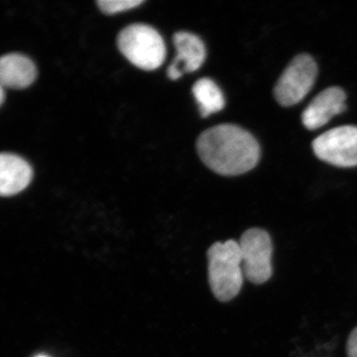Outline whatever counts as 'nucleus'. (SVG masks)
<instances>
[{"label":"nucleus","instance_id":"obj_12","mask_svg":"<svg viewBox=\"0 0 357 357\" xmlns=\"http://www.w3.org/2000/svg\"><path fill=\"white\" fill-rule=\"evenodd\" d=\"M142 0H100L98 6L105 14H115L130 10L141 6Z\"/></svg>","mask_w":357,"mask_h":357},{"label":"nucleus","instance_id":"obj_4","mask_svg":"<svg viewBox=\"0 0 357 357\" xmlns=\"http://www.w3.org/2000/svg\"><path fill=\"white\" fill-rule=\"evenodd\" d=\"M244 278L255 285H261L273 275L272 256L274 252L271 236L263 229L252 227L239 239Z\"/></svg>","mask_w":357,"mask_h":357},{"label":"nucleus","instance_id":"obj_3","mask_svg":"<svg viewBox=\"0 0 357 357\" xmlns=\"http://www.w3.org/2000/svg\"><path fill=\"white\" fill-rule=\"evenodd\" d=\"M117 46L122 55L141 70L158 69L165 61L164 40L149 25L132 24L124 28L117 37Z\"/></svg>","mask_w":357,"mask_h":357},{"label":"nucleus","instance_id":"obj_8","mask_svg":"<svg viewBox=\"0 0 357 357\" xmlns=\"http://www.w3.org/2000/svg\"><path fill=\"white\" fill-rule=\"evenodd\" d=\"M33 170L18 155L0 153V196L10 197L22 192L30 184Z\"/></svg>","mask_w":357,"mask_h":357},{"label":"nucleus","instance_id":"obj_7","mask_svg":"<svg viewBox=\"0 0 357 357\" xmlns=\"http://www.w3.org/2000/svg\"><path fill=\"white\" fill-rule=\"evenodd\" d=\"M347 95L342 89L331 86L319 93L310 102L302 114V121L309 130H316L326 126L335 115L347 109Z\"/></svg>","mask_w":357,"mask_h":357},{"label":"nucleus","instance_id":"obj_11","mask_svg":"<svg viewBox=\"0 0 357 357\" xmlns=\"http://www.w3.org/2000/svg\"><path fill=\"white\" fill-rule=\"evenodd\" d=\"M192 93L199 105L203 117L210 116L225 109V100L222 89L208 77L199 79L192 86Z\"/></svg>","mask_w":357,"mask_h":357},{"label":"nucleus","instance_id":"obj_9","mask_svg":"<svg viewBox=\"0 0 357 357\" xmlns=\"http://www.w3.org/2000/svg\"><path fill=\"white\" fill-rule=\"evenodd\" d=\"M37 77V68L31 59L18 53L0 57V84L4 89H25Z\"/></svg>","mask_w":357,"mask_h":357},{"label":"nucleus","instance_id":"obj_10","mask_svg":"<svg viewBox=\"0 0 357 357\" xmlns=\"http://www.w3.org/2000/svg\"><path fill=\"white\" fill-rule=\"evenodd\" d=\"M173 39L177 49V58L171 65L178 69L182 64L183 70L187 73L199 70L206 57L204 42L197 35L189 32L176 33Z\"/></svg>","mask_w":357,"mask_h":357},{"label":"nucleus","instance_id":"obj_1","mask_svg":"<svg viewBox=\"0 0 357 357\" xmlns=\"http://www.w3.org/2000/svg\"><path fill=\"white\" fill-rule=\"evenodd\" d=\"M197 150L204 165L222 176L248 172L260 159L255 136L234 124H220L204 131L197 141Z\"/></svg>","mask_w":357,"mask_h":357},{"label":"nucleus","instance_id":"obj_14","mask_svg":"<svg viewBox=\"0 0 357 357\" xmlns=\"http://www.w3.org/2000/svg\"><path fill=\"white\" fill-rule=\"evenodd\" d=\"M4 98H6V91H4L3 86L0 84V105L4 102Z\"/></svg>","mask_w":357,"mask_h":357},{"label":"nucleus","instance_id":"obj_13","mask_svg":"<svg viewBox=\"0 0 357 357\" xmlns=\"http://www.w3.org/2000/svg\"><path fill=\"white\" fill-rule=\"evenodd\" d=\"M347 357H357V326L349 335L347 344Z\"/></svg>","mask_w":357,"mask_h":357},{"label":"nucleus","instance_id":"obj_5","mask_svg":"<svg viewBox=\"0 0 357 357\" xmlns=\"http://www.w3.org/2000/svg\"><path fill=\"white\" fill-rule=\"evenodd\" d=\"M318 76V66L309 54H300L284 70L274 89V96L282 107L302 102L310 93Z\"/></svg>","mask_w":357,"mask_h":357},{"label":"nucleus","instance_id":"obj_6","mask_svg":"<svg viewBox=\"0 0 357 357\" xmlns=\"http://www.w3.org/2000/svg\"><path fill=\"white\" fill-rule=\"evenodd\" d=\"M312 150L321 161L331 165L351 168L357 166V126L330 129L312 141Z\"/></svg>","mask_w":357,"mask_h":357},{"label":"nucleus","instance_id":"obj_15","mask_svg":"<svg viewBox=\"0 0 357 357\" xmlns=\"http://www.w3.org/2000/svg\"><path fill=\"white\" fill-rule=\"evenodd\" d=\"M36 357H48V356H36Z\"/></svg>","mask_w":357,"mask_h":357},{"label":"nucleus","instance_id":"obj_2","mask_svg":"<svg viewBox=\"0 0 357 357\" xmlns=\"http://www.w3.org/2000/svg\"><path fill=\"white\" fill-rule=\"evenodd\" d=\"M208 282L220 302H229L243 285V260L239 243L234 239L215 243L208 250Z\"/></svg>","mask_w":357,"mask_h":357}]
</instances>
